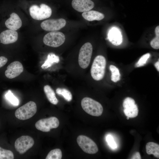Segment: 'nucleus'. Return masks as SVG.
Here are the masks:
<instances>
[{
	"label": "nucleus",
	"instance_id": "obj_1",
	"mask_svg": "<svg viewBox=\"0 0 159 159\" xmlns=\"http://www.w3.org/2000/svg\"><path fill=\"white\" fill-rule=\"evenodd\" d=\"M106 65V59L103 56L98 55L95 58L90 69L91 76L94 80L99 81L103 78Z\"/></svg>",
	"mask_w": 159,
	"mask_h": 159
},
{
	"label": "nucleus",
	"instance_id": "obj_2",
	"mask_svg": "<svg viewBox=\"0 0 159 159\" xmlns=\"http://www.w3.org/2000/svg\"><path fill=\"white\" fill-rule=\"evenodd\" d=\"M81 105L86 113L93 116H100L103 111V107L101 104L90 97L84 98L81 101Z\"/></svg>",
	"mask_w": 159,
	"mask_h": 159
},
{
	"label": "nucleus",
	"instance_id": "obj_3",
	"mask_svg": "<svg viewBox=\"0 0 159 159\" xmlns=\"http://www.w3.org/2000/svg\"><path fill=\"white\" fill-rule=\"evenodd\" d=\"M31 17L36 20H42L49 18L52 14L51 8L47 5L42 4L40 7L36 5L31 6L29 9Z\"/></svg>",
	"mask_w": 159,
	"mask_h": 159
},
{
	"label": "nucleus",
	"instance_id": "obj_4",
	"mask_svg": "<svg viewBox=\"0 0 159 159\" xmlns=\"http://www.w3.org/2000/svg\"><path fill=\"white\" fill-rule=\"evenodd\" d=\"M93 51L92 44L87 42L81 47L79 54L78 62L80 66L85 69L89 66L90 62Z\"/></svg>",
	"mask_w": 159,
	"mask_h": 159
},
{
	"label": "nucleus",
	"instance_id": "obj_5",
	"mask_svg": "<svg viewBox=\"0 0 159 159\" xmlns=\"http://www.w3.org/2000/svg\"><path fill=\"white\" fill-rule=\"evenodd\" d=\"M37 111L36 104L33 101H30L17 109L15 115L18 119L24 120L32 117L35 114Z\"/></svg>",
	"mask_w": 159,
	"mask_h": 159
},
{
	"label": "nucleus",
	"instance_id": "obj_6",
	"mask_svg": "<svg viewBox=\"0 0 159 159\" xmlns=\"http://www.w3.org/2000/svg\"><path fill=\"white\" fill-rule=\"evenodd\" d=\"M65 37L62 32L52 31L46 34L43 38V42L46 45L53 47H57L64 42Z\"/></svg>",
	"mask_w": 159,
	"mask_h": 159
},
{
	"label": "nucleus",
	"instance_id": "obj_7",
	"mask_svg": "<svg viewBox=\"0 0 159 159\" xmlns=\"http://www.w3.org/2000/svg\"><path fill=\"white\" fill-rule=\"evenodd\" d=\"M77 140L79 146L85 153L94 154L98 152V148L96 144L87 136L80 135L77 137Z\"/></svg>",
	"mask_w": 159,
	"mask_h": 159
},
{
	"label": "nucleus",
	"instance_id": "obj_8",
	"mask_svg": "<svg viewBox=\"0 0 159 159\" xmlns=\"http://www.w3.org/2000/svg\"><path fill=\"white\" fill-rule=\"evenodd\" d=\"M59 124V120L57 117H52L39 120L36 123L35 126L39 130L48 132L52 129L57 128Z\"/></svg>",
	"mask_w": 159,
	"mask_h": 159
},
{
	"label": "nucleus",
	"instance_id": "obj_9",
	"mask_svg": "<svg viewBox=\"0 0 159 159\" xmlns=\"http://www.w3.org/2000/svg\"><path fill=\"white\" fill-rule=\"evenodd\" d=\"M34 141L30 136L24 135L17 138L15 141V148L20 154H23L31 148L33 145Z\"/></svg>",
	"mask_w": 159,
	"mask_h": 159
},
{
	"label": "nucleus",
	"instance_id": "obj_10",
	"mask_svg": "<svg viewBox=\"0 0 159 159\" xmlns=\"http://www.w3.org/2000/svg\"><path fill=\"white\" fill-rule=\"evenodd\" d=\"M66 20L63 18L49 19L45 20L41 24L43 30L47 31H56L63 28L66 25Z\"/></svg>",
	"mask_w": 159,
	"mask_h": 159
},
{
	"label": "nucleus",
	"instance_id": "obj_11",
	"mask_svg": "<svg viewBox=\"0 0 159 159\" xmlns=\"http://www.w3.org/2000/svg\"><path fill=\"white\" fill-rule=\"evenodd\" d=\"M124 112L126 116L130 118L137 117L138 113V109L135 100L132 98L127 97L123 102Z\"/></svg>",
	"mask_w": 159,
	"mask_h": 159
},
{
	"label": "nucleus",
	"instance_id": "obj_12",
	"mask_svg": "<svg viewBox=\"0 0 159 159\" xmlns=\"http://www.w3.org/2000/svg\"><path fill=\"white\" fill-rule=\"evenodd\" d=\"M23 70V67L21 63L18 61H15L8 66L5 74L7 78L13 79L19 75L22 72Z\"/></svg>",
	"mask_w": 159,
	"mask_h": 159
},
{
	"label": "nucleus",
	"instance_id": "obj_13",
	"mask_svg": "<svg viewBox=\"0 0 159 159\" xmlns=\"http://www.w3.org/2000/svg\"><path fill=\"white\" fill-rule=\"evenodd\" d=\"M72 5L75 10L83 12L91 10L95 4L91 0H72Z\"/></svg>",
	"mask_w": 159,
	"mask_h": 159
},
{
	"label": "nucleus",
	"instance_id": "obj_14",
	"mask_svg": "<svg viewBox=\"0 0 159 159\" xmlns=\"http://www.w3.org/2000/svg\"><path fill=\"white\" fill-rule=\"evenodd\" d=\"M18 33L15 31L7 29L2 32L0 34V42L6 44L15 42L18 39Z\"/></svg>",
	"mask_w": 159,
	"mask_h": 159
},
{
	"label": "nucleus",
	"instance_id": "obj_15",
	"mask_svg": "<svg viewBox=\"0 0 159 159\" xmlns=\"http://www.w3.org/2000/svg\"><path fill=\"white\" fill-rule=\"evenodd\" d=\"M5 25L9 29L16 31L21 27L22 22L18 15L13 12L10 15V17L6 21Z\"/></svg>",
	"mask_w": 159,
	"mask_h": 159
},
{
	"label": "nucleus",
	"instance_id": "obj_16",
	"mask_svg": "<svg viewBox=\"0 0 159 159\" xmlns=\"http://www.w3.org/2000/svg\"><path fill=\"white\" fill-rule=\"evenodd\" d=\"M108 37L109 41L114 45H119L122 42V38L121 33L116 27H113L110 30Z\"/></svg>",
	"mask_w": 159,
	"mask_h": 159
},
{
	"label": "nucleus",
	"instance_id": "obj_17",
	"mask_svg": "<svg viewBox=\"0 0 159 159\" xmlns=\"http://www.w3.org/2000/svg\"><path fill=\"white\" fill-rule=\"evenodd\" d=\"M82 16L85 19L89 21H100L105 17L104 15L102 13L90 10L83 12L82 14Z\"/></svg>",
	"mask_w": 159,
	"mask_h": 159
},
{
	"label": "nucleus",
	"instance_id": "obj_18",
	"mask_svg": "<svg viewBox=\"0 0 159 159\" xmlns=\"http://www.w3.org/2000/svg\"><path fill=\"white\" fill-rule=\"evenodd\" d=\"M44 90L49 101L54 105H57L58 100L54 92L49 85H46L44 87Z\"/></svg>",
	"mask_w": 159,
	"mask_h": 159
},
{
	"label": "nucleus",
	"instance_id": "obj_19",
	"mask_svg": "<svg viewBox=\"0 0 159 159\" xmlns=\"http://www.w3.org/2000/svg\"><path fill=\"white\" fill-rule=\"evenodd\" d=\"M146 152L148 155L153 154L155 157L159 158V145L153 142L147 143L145 146Z\"/></svg>",
	"mask_w": 159,
	"mask_h": 159
},
{
	"label": "nucleus",
	"instance_id": "obj_20",
	"mask_svg": "<svg viewBox=\"0 0 159 159\" xmlns=\"http://www.w3.org/2000/svg\"><path fill=\"white\" fill-rule=\"evenodd\" d=\"M59 61V57L54 53H50L47 56V59L42 65L41 67L46 69L51 67L53 64L58 63Z\"/></svg>",
	"mask_w": 159,
	"mask_h": 159
},
{
	"label": "nucleus",
	"instance_id": "obj_21",
	"mask_svg": "<svg viewBox=\"0 0 159 159\" xmlns=\"http://www.w3.org/2000/svg\"><path fill=\"white\" fill-rule=\"evenodd\" d=\"M56 92L58 95L62 96L64 99L68 102L71 101L72 99L71 93L66 88H58L56 90Z\"/></svg>",
	"mask_w": 159,
	"mask_h": 159
},
{
	"label": "nucleus",
	"instance_id": "obj_22",
	"mask_svg": "<svg viewBox=\"0 0 159 159\" xmlns=\"http://www.w3.org/2000/svg\"><path fill=\"white\" fill-rule=\"evenodd\" d=\"M109 68L111 72V80L114 82L120 80V74L118 69L113 65H110Z\"/></svg>",
	"mask_w": 159,
	"mask_h": 159
},
{
	"label": "nucleus",
	"instance_id": "obj_23",
	"mask_svg": "<svg viewBox=\"0 0 159 159\" xmlns=\"http://www.w3.org/2000/svg\"><path fill=\"white\" fill-rule=\"evenodd\" d=\"M62 156L61 150L57 148L51 150L48 154L46 159H61Z\"/></svg>",
	"mask_w": 159,
	"mask_h": 159
},
{
	"label": "nucleus",
	"instance_id": "obj_24",
	"mask_svg": "<svg viewBox=\"0 0 159 159\" xmlns=\"http://www.w3.org/2000/svg\"><path fill=\"white\" fill-rule=\"evenodd\" d=\"M156 36L151 41L150 45L155 49H159V26H156L155 29Z\"/></svg>",
	"mask_w": 159,
	"mask_h": 159
},
{
	"label": "nucleus",
	"instance_id": "obj_25",
	"mask_svg": "<svg viewBox=\"0 0 159 159\" xmlns=\"http://www.w3.org/2000/svg\"><path fill=\"white\" fill-rule=\"evenodd\" d=\"M14 155L12 151L0 147V159H13Z\"/></svg>",
	"mask_w": 159,
	"mask_h": 159
},
{
	"label": "nucleus",
	"instance_id": "obj_26",
	"mask_svg": "<svg viewBox=\"0 0 159 159\" xmlns=\"http://www.w3.org/2000/svg\"><path fill=\"white\" fill-rule=\"evenodd\" d=\"M6 99L13 105L15 106L18 105V99L14 95L10 90H9L5 95Z\"/></svg>",
	"mask_w": 159,
	"mask_h": 159
},
{
	"label": "nucleus",
	"instance_id": "obj_27",
	"mask_svg": "<svg viewBox=\"0 0 159 159\" xmlns=\"http://www.w3.org/2000/svg\"><path fill=\"white\" fill-rule=\"evenodd\" d=\"M150 54L149 53H147L141 57L135 65V67H138L144 66L150 57Z\"/></svg>",
	"mask_w": 159,
	"mask_h": 159
},
{
	"label": "nucleus",
	"instance_id": "obj_28",
	"mask_svg": "<svg viewBox=\"0 0 159 159\" xmlns=\"http://www.w3.org/2000/svg\"><path fill=\"white\" fill-rule=\"evenodd\" d=\"M106 141L109 145L113 149L117 147L116 144L112 136L110 135H108L106 137Z\"/></svg>",
	"mask_w": 159,
	"mask_h": 159
},
{
	"label": "nucleus",
	"instance_id": "obj_29",
	"mask_svg": "<svg viewBox=\"0 0 159 159\" xmlns=\"http://www.w3.org/2000/svg\"><path fill=\"white\" fill-rule=\"evenodd\" d=\"M8 61L7 59L5 57H0V68L4 66Z\"/></svg>",
	"mask_w": 159,
	"mask_h": 159
},
{
	"label": "nucleus",
	"instance_id": "obj_30",
	"mask_svg": "<svg viewBox=\"0 0 159 159\" xmlns=\"http://www.w3.org/2000/svg\"><path fill=\"white\" fill-rule=\"evenodd\" d=\"M131 159H140L141 157L140 153L137 152L135 153L132 157Z\"/></svg>",
	"mask_w": 159,
	"mask_h": 159
},
{
	"label": "nucleus",
	"instance_id": "obj_31",
	"mask_svg": "<svg viewBox=\"0 0 159 159\" xmlns=\"http://www.w3.org/2000/svg\"><path fill=\"white\" fill-rule=\"evenodd\" d=\"M154 66L157 70L159 71V61H157L154 64Z\"/></svg>",
	"mask_w": 159,
	"mask_h": 159
},
{
	"label": "nucleus",
	"instance_id": "obj_32",
	"mask_svg": "<svg viewBox=\"0 0 159 159\" xmlns=\"http://www.w3.org/2000/svg\"><path fill=\"white\" fill-rule=\"evenodd\" d=\"M129 118H130V117H128V116H127V120L129 119Z\"/></svg>",
	"mask_w": 159,
	"mask_h": 159
}]
</instances>
